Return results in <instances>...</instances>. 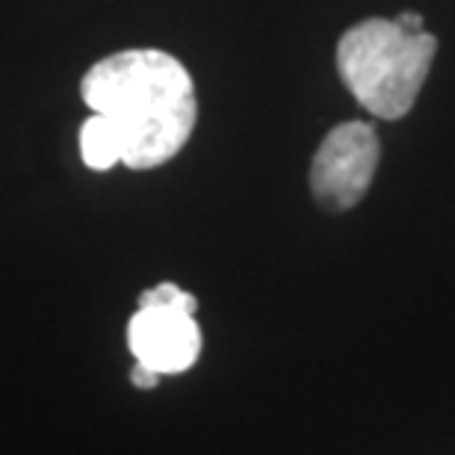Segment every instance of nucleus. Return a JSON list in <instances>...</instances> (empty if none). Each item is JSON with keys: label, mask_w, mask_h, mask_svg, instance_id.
<instances>
[{"label": "nucleus", "mask_w": 455, "mask_h": 455, "mask_svg": "<svg viewBox=\"0 0 455 455\" xmlns=\"http://www.w3.org/2000/svg\"><path fill=\"white\" fill-rule=\"evenodd\" d=\"M381 160L379 133L367 122H343L311 160V193L325 211L346 213L363 202Z\"/></svg>", "instance_id": "7ed1b4c3"}, {"label": "nucleus", "mask_w": 455, "mask_h": 455, "mask_svg": "<svg viewBox=\"0 0 455 455\" xmlns=\"http://www.w3.org/2000/svg\"><path fill=\"white\" fill-rule=\"evenodd\" d=\"M131 381H133V387H140V390H154V387L160 385V372L151 370V367H145V363H133Z\"/></svg>", "instance_id": "0eeeda50"}, {"label": "nucleus", "mask_w": 455, "mask_h": 455, "mask_svg": "<svg viewBox=\"0 0 455 455\" xmlns=\"http://www.w3.org/2000/svg\"><path fill=\"white\" fill-rule=\"evenodd\" d=\"M80 157L89 169L107 172L122 163V140L110 118L92 113L80 127Z\"/></svg>", "instance_id": "39448f33"}, {"label": "nucleus", "mask_w": 455, "mask_h": 455, "mask_svg": "<svg viewBox=\"0 0 455 455\" xmlns=\"http://www.w3.org/2000/svg\"><path fill=\"white\" fill-rule=\"evenodd\" d=\"M84 104L110 118L127 169H157L189 142L198 122L193 75L157 48H131L95 62L80 84Z\"/></svg>", "instance_id": "f257e3e1"}, {"label": "nucleus", "mask_w": 455, "mask_h": 455, "mask_svg": "<svg viewBox=\"0 0 455 455\" xmlns=\"http://www.w3.org/2000/svg\"><path fill=\"white\" fill-rule=\"evenodd\" d=\"M438 39L417 12L367 18L338 42V75L370 116L396 122L414 110L432 71Z\"/></svg>", "instance_id": "f03ea898"}, {"label": "nucleus", "mask_w": 455, "mask_h": 455, "mask_svg": "<svg viewBox=\"0 0 455 455\" xmlns=\"http://www.w3.org/2000/svg\"><path fill=\"white\" fill-rule=\"evenodd\" d=\"M140 307H180V311L196 314L198 302H196L193 293L180 290L178 284H172V281H163V284L145 290V293L140 296Z\"/></svg>", "instance_id": "423d86ee"}, {"label": "nucleus", "mask_w": 455, "mask_h": 455, "mask_svg": "<svg viewBox=\"0 0 455 455\" xmlns=\"http://www.w3.org/2000/svg\"><path fill=\"white\" fill-rule=\"evenodd\" d=\"M127 346L136 363L160 376H178L202 355V329L196 314L180 307H140L127 323Z\"/></svg>", "instance_id": "20e7f679"}]
</instances>
